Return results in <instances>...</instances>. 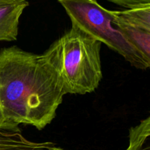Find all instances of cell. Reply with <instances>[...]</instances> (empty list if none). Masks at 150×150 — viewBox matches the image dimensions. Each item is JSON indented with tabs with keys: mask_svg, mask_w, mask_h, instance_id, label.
I'll list each match as a JSON object with an SVG mask.
<instances>
[{
	"mask_svg": "<svg viewBox=\"0 0 150 150\" xmlns=\"http://www.w3.org/2000/svg\"><path fill=\"white\" fill-rule=\"evenodd\" d=\"M116 4L127 9L146 7L150 5V0H108Z\"/></svg>",
	"mask_w": 150,
	"mask_h": 150,
	"instance_id": "ba28073f",
	"label": "cell"
},
{
	"mask_svg": "<svg viewBox=\"0 0 150 150\" xmlns=\"http://www.w3.org/2000/svg\"><path fill=\"white\" fill-rule=\"evenodd\" d=\"M113 23L121 32L125 39L134 47L148 62H150V30L130 24L111 11Z\"/></svg>",
	"mask_w": 150,
	"mask_h": 150,
	"instance_id": "8992f818",
	"label": "cell"
},
{
	"mask_svg": "<svg viewBox=\"0 0 150 150\" xmlns=\"http://www.w3.org/2000/svg\"><path fill=\"white\" fill-rule=\"evenodd\" d=\"M101 42L75 26L43 53L59 75L67 94L93 92L103 78Z\"/></svg>",
	"mask_w": 150,
	"mask_h": 150,
	"instance_id": "7a4b0ae2",
	"label": "cell"
},
{
	"mask_svg": "<svg viewBox=\"0 0 150 150\" xmlns=\"http://www.w3.org/2000/svg\"><path fill=\"white\" fill-rule=\"evenodd\" d=\"M3 122H4L3 121L2 116H1V108H0V124H1V123Z\"/></svg>",
	"mask_w": 150,
	"mask_h": 150,
	"instance_id": "30bf717a",
	"label": "cell"
},
{
	"mask_svg": "<svg viewBox=\"0 0 150 150\" xmlns=\"http://www.w3.org/2000/svg\"><path fill=\"white\" fill-rule=\"evenodd\" d=\"M44 150H64L62 148H59V147H56V146H52V147L49 148V149H44Z\"/></svg>",
	"mask_w": 150,
	"mask_h": 150,
	"instance_id": "9c48e42d",
	"label": "cell"
},
{
	"mask_svg": "<svg viewBox=\"0 0 150 150\" xmlns=\"http://www.w3.org/2000/svg\"><path fill=\"white\" fill-rule=\"evenodd\" d=\"M70 17L72 26L109 47L123 57L132 66L146 70L150 62L132 46L113 23L111 10L100 5L96 0H58Z\"/></svg>",
	"mask_w": 150,
	"mask_h": 150,
	"instance_id": "3957f363",
	"label": "cell"
},
{
	"mask_svg": "<svg viewBox=\"0 0 150 150\" xmlns=\"http://www.w3.org/2000/svg\"><path fill=\"white\" fill-rule=\"evenodd\" d=\"M129 134L130 144L126 150H150V117L131 127Z\"/></svg>",
	"mask_w": 150,
	"mask_h": 150,
	"instance_id": "52a82bcc",
	"label": "cell"
},
{
	"mask_svg": "<svg viewBox=\"0 0 150 150\" xmlns=\"http://www.w3.org/2000/svg\"><path fill=\"white\" fill-rule=\"evenodd\" d=\"M51 142H35L23 136L18 125L0 124V150H44L54 146Z\"/></svg>",
	"mask_w": 150,
	"mask_h": 150,
	"instance_id": "5b68a950",
	"label": "cell"
},
{
	"mask_svg": "<svg viewBox=\"0 0 150 150\" xmlns=\"http://www.w3.org/2000/svg\"><path fill=\"white\" fill-rule=\"evenodd\" d=\"M28 6L26 0H0V41L17 40L19 19Z\"/></svg>",
	"mask_w": 150,
	"mask_h": 150,
	"instance_id": "277c9868",
	"label": "cell"
},
{
	"mask_svg": "<svg viewBox=\"0 0 150 150\" xmlns=\"http://www.w3.org/2000/svg\"><path fill=\"white\" fill-rule=\"evenodd\" d=\"M67 94L64 83L43 54L17 46L0 50V108L4 122L45 128Z\"/></svg>",
	"mask_w": 150,
	"mask_h": 150,
	"instance_id": "6da1fadb",
	"label": "cell"
}]
</instances>
